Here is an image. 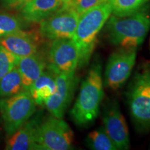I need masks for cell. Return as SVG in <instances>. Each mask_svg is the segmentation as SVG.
<instances>
[{
  "instance_id": "6da1fadb",
  "label": "cell",
  "mask_w": 150,
  "mask_h": 150,
  "mask_svg": "<svg viewBox=\"0 0 150 150\" xmlns=\"http://www.w3.org/2000/svg\"><path fill=\"white\" fill-rule=\"evenodd\" d=\"M104 97L102 65L95 61L82 82L79 93L70 110V116L77 126L86 127L96 119Z\"/></svg>"
},
{
  "instance_id": "7a4b0ae2",
  "label": "cell",
  "mask_w": 150,
  "mask_h": 150,
  "mask_svg": "<svg viewBox=\"0 0 150 150\" xmlns=\"http://www.w3.org/2000/svg\"><path fill=\"white\" fill-rule=\"evenodd\" d=\"M112 13L109 1H104L79 14L72 38L79 50V67L88 64L96 45L97 38Z\"/></svg>"
},
{
  "instance_id": "3957f363",
  "label": "cell",
  "mask_w": 150,
  "mask_h": 150,
  "mask_svg": "<svg viewBox=\"0 0 150 150\" xmlns=\"http://www.w3.org/2000/svg\"><path fill=\"white\" fill-rule=\"evenodd\" d=\"M107 21L105 31L108 40L119 47L136 50L150 29V16L142 10L127 16H110Z\"/></svg>"
},
{
  "instance_id": "277c9868",
  "label": "cell",
  "mask_w": 150,
  "mask_h": 150,
  "mask_svg": "<svg viewBox=\"0 0 150 150\" xmlns=\"http://www.w3.org/2000/svg\"><path fill=\"white\" fill-rule=\"evenodd\" d=\"M129 108L133 121L140 131L150 130V71L138 73L127 91Z\"/></svg>"
},
{
  "instance_id": "5b68a950",
  "label": "cell",
  "mask_w": 150,
  "mask_h": 150,
  "mask_svg": "<svg viewBox=\"0 0 150 150\" xmlns=\"http://www.w3.org/2000/svg\"><path fill=\"white\" fill-rule=\"evenodd\" d=\"M35 106L33 97L27 91L0 99V113L7 136L13 134L32 117Z\"/></svg>"
},
{
  "instance_id": "8992f818",
  "label": "cell",
  "mask_w": 150,
  "mask_h": 150,
  "mask_svg": "<svg viewBox=\"0 0 150 150\" xmlns=\"http://www.w3.org/2000/svg\"><path fill=\"white\" fill-rule=\"evenodd\" d=\"M73 137L72 129L62 118L51 116L40 122L38 127V149H70L72 147Z\"/></svg>"
},
{
  "instance_id": "52a82bcc",
  "label": "cell",
  "mask_w": 150,
  "mask_h": 150,
  "mask_svg": "<svg viewBox=\"0 0 150 150\" xmlns=\"http://www.w3.org/2000/svg\"><path fill=\"white\" fill-rule=\"evenodd\" d=\"M136 60V49L120 47L112 52L105 69V86L111 90L120 88L131 75Z\"/></svg>"
},
{
  "instance_id": "ba28073f",
  "label": "cell",
  "mask_w": 150,
  "mask_h": 150,
  "mask_svg": "<svg viewBox=\"0 0 150 150\" xmlns=\"http://www.w3.org/2000/svg\"><path fill=\"white\" fill-rule=\"evenodd\" d=\"M79 14L67 4L40 22V34L48 40L72 38Z\"/></svg>"
},
{
  "instance_id": "9c48e42d",
  "label": "cell",
  "mask_w": 150,
  "mask_h": 150,
  "mask_svg": "<svg viewBox=\"0 0 150 150\" xmlns=\"http://www.w3.org/2000/svg\"><path fill=\"white\" fill-rule=\"evenodd\" d=\"M79 60V50L72 38L52 40L49 51V69L56 74L75 72Z\"/></svg>"
},
{
  "instance_id": "30bf717a",
  "label": "cell",
  "mask_w": 150,
  "mask_h": 150,
  "mask_svg": "<svg viewBox=\"0 0 150 150\" xmlns=\"http://www.w3.org/2000/svg\"><path fill=\"white\" fill-rule=\"evenodd\" d=\"M56 74V91L45 105L52 116L62 118L72 102L79 80L75 72Z\"/></svg>"
},
{
  "instance_id": "8fae6325",
  "label": "cell",
  "mask_w": 150,
  "mask_h": 150,
  "mask_svg": "<svg viewBox=\"0 0 150 150\" xmlns=\"http://www.w3.org/2000/svg\"><path fill=\"white\" fill-rule=\"evenodd\" d=\"M103 128L117 149L129 148V134L125 118L115 100L106 103L103 109Z\"/></svg>"
},
{
  "instance_id": "7c38bea8",
  "label": "cell",
  "mask_w": 150,
  "mask_h": 150,
  "mask_svg": "<svg viewBox=\"0 0 150 150\" xmlns=\"http://www.w3.org/2000/svg\"><path fill=\"white\" fill-rule=\"evenodd\" d=\"M0 45L21 58L38 52L39 38L33 32L20 29L0 38Z\"/></svg>"
},
{
  "instance_id": "4fadbf2b",
  "label": "cell",
  "mask_w": 150,
  "mask_h": 150,
  "mask_svg": "<svg viewBox=\"0 0 150 150\" xmlns=\"http://www.w3.org/2000/svg\"><path fill=\"white\" fill-rule=\"evenodd\" d=\"M40 120L37 118L28 120L23 126L9 137L6 149L29 150L38 149L36 143L37 130Z\"/></svg>"
},
{
  "instance_id": "5bb4252c",
  "label": "cell",
  "mask_w": 150,
  "mask_h": 150,
  "mask_svg": "<svg viewBox=\"0 0 150 150\" xmlns=\"http://www.w3.org/2000/svg\"><path fill=\"white\" fill-rule=\"evenodd\" d=\"M46 66L45 59L38 52L20 58L17 68L21 76L24 91H29L33 82L45 70Z\"/></svg>"
},
{
  "instance_id": "9a60e30c",
  "label": "cell",
  "mask_w": 150,
  "mask_h": 150,
  "mask_svg": "<svg viewBox=\"0 0 150 150\" xmlns=\"http://www.w3.org/2000/svg\"><path fill=\"white\" fill-rule=\"evenodd\" d=\"M63 4L61 0H31L22 8V15L27 21L40 23L59 11Z\"/></svg>"
},
{
  "instance_id": "2e32d148",
  "label": "cell",
  "mask_w": 150,
  "mask_h": 150,
  "mask_svg": "<svg viewBox=\"0 0 150 150\" xmlns=\"http://www.w3.org/2000/svg\"><path fill=\"white\" fill-rule=\"evenodd\" d=\"M56 73L47 69L33 82L29 90L36 105H44L55 93L56 89Z\"/></svg>"
},
{
  "instance_id": "e0dca14e",
  "label": "cell",
  "mask_w": 150,
  "mask_h": 150,
  "mask_svg": "<svg viewBox=\"0 0 150 150\" xmlns=\"http://www.w3.org/2000/svg\"><path fill=\"white\" fill-rule=\"evenodd\" d=\"M24 91L21 76L17 67L0 79V97H10Z\"/></svg>"
},
{
  "instance_id": "ac0fdd59",
  "label": "cell",
  "mask_w": 150,
  "mask_h": 150,
  "mask_svg": "<svg viewBox=\"0 0 150 150\" xmlns=\"http://www.w3.org/2000/svg\"><path fill=\"white\" fill-rule=\"evenodd\" d=\"M149 0H108L114 16H130L141 10Z\"/></svg>"
},
{
  "instance_id": "d6986e66",
  "label": "cell",
  "mask_w": 150,
  "mask_h": 150,
  "mask_svg": "<svg viewBox=\"0 0 150 150\" xmlns=\"http://www.w3.org/2000/svg\"><path fill=\"white\" fill-rule=\"evenodd\" d=\"M86 144L91 149L95 150H116V146L108 136L104 128L94 130L88 135Z\"/></svg>"
},
{
  "instance_id": "ffe728a7",
  "label": "cell",
  "mask_w": 150,
  "mask_h": 150,
  "mask_svg": "<svg viewBox=\"0 0 150 150\" xmlns=\"http://www.w3.org/2000/svg\"><path fill=\"white\" fill-rule=\"evenodd\" d=\"M22 23L16 16L0 13V38L22 29Z\"/></svg>"
},
{
  "instance_id": "44dd1931",
  "label": "cell",
  "mask_w": 150,
  "mask_h": 150,
  "mask_svg": "<svg viewBox=\"0 0 150 150\" xmlns=\"http://www.w3.org/2000/svg\"><path fill=\"white\" fill-rule=\"evenodd\" d=\"M20 57L0 45V79L17 67Z\"/></svg>"
},
{
  "instance_id": "7402d4cb",
  "label": "cell",
  "mask_w": 150,
  "mask_h": 150,
  "mask_svg": "<svg viewBox=\"0 0 150 150\" xmlns=\"http://www.w3.org/2000/svg\"><path fill=\"white\" fill-rule=\"evenodd\" d=\"M106 1L108 0H72L66 4L74 9L79 14H81L84 11Z\"/></svg>"
},
{
  "instance_id": "603a6c76",
  "label": "cell",
  "mask_w": 150,
  "mask_h": 150,
  "mask_svg": "<svg viewBox=\"0 0 150 150\" xmlns=\"http://www.w3.org/2000/svg\"><path fill=\"white\" fill-rule=\"evenodd\" d=\"M4 6L9 9H22L31 0H0Z\"/></svg>"
},
{
  "instance_id": "cb8c5ba5",
  "label": "cell",
  "mask_w": 150,
  "mask_h": 150,
  "mask_svg": "<svg viewBox=\"0 0 150 150\" xmlns=\"http://www.w3.org/2000/svg\"><path fill=\"white\" fill-rule=\"evenodd\" d=\"M62 1H63V3H68L70 2V1H72V0H61Z\"/></svg>"
}]
</instances>
